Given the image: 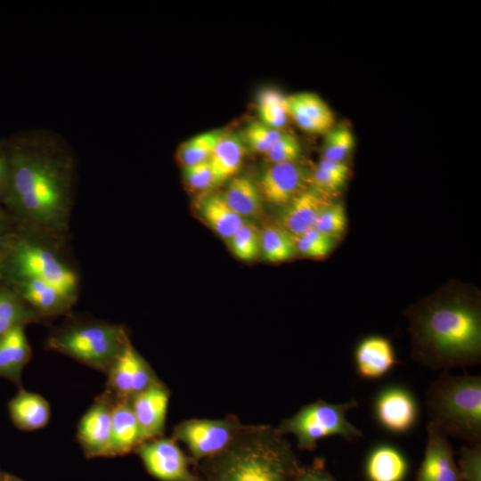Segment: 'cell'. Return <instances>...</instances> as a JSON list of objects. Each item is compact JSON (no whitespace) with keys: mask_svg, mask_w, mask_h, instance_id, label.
Instances as JSON below:
<instances>
[{"mask_svg":"<svg viewBox=\"0 0 481 481\" xmlns=\"http://www.w3.org/2000/svg\"><path fill=\"white\" fill-rule=\"evenodd\" d=\"M7 148L11 177L4 204L14 224L69 239L77 170L70 147L38 129Z\"/></svg>","mask_w":481,"mask_h":481,"instance_id":"obj_1","label":"cell"},{"mask_svg":"<svg viewBox=\"0 0 481 481\" xmlns=\"http://www.w3.org/2000/svg\"><path fill=\"white\" fill-rule=\"evenodd\" d=\"M411 355L432 371L480 363L481 308L477 295L442 291L406 312Z\"/></svg>","mask_w":481,"mask_h":481,"instance_id":"obj_2","label":"cell"},{"mask_svg":"<svg viewBox=\"0 0 481 481\" xmlns=\"http://www.w3.org/2000/svg\"><path fill=\"white\" fill-rule=\"evenodd\" d=\"M14 225L0 248L4 279L37 278L77 301L80 278L68 252L69 239Z\"/></svg>","mask_w":481,"mask_h":481,"instance_id":"obj_3","label":"cell"},{"mask_svg":"<svg viewBox=\"0 0 481 481\" xmlns=\"http://www.w3.org/2000/svg\"><path fill=\"white\" fill-rule=\"evenodd\" d=\"M426 411L447 436L481 444V376L444 371L427 390Z\"/></svg>","mask_w":481,"mask_h":481,"instance_id":"obj_4","label":"cell"},{"mask_svg":"<svg viewBox=\"0 0 481 481\" xmlns=\"http://www.w3.org/2000/svg\"><path fill=\"white\" fill-rule=\"evenodd\" d=\"M226 450L216 481H285L290 449L277 430L238 436Z\"/></svg>","mask_w":481,"mask_h":481,"instance_id":"obj_5","label":"cell"},{"mask_svg":"<svg viewBox=\"0 0 481 481\" xmlns=\"http://www.w3.org/2000/svg\"><path fill=\"white\" fill-rule=\"evenodd\" d=\"M128 341L118 324L73 316L48 336L45 348L108 372Z\"/></svg>","mask_w":481,"mask_h":481,"instance_id":"obj_6","label":"cell"},{"mask_svg":"<svg viewBox=\"0 0 481 481\" xmlns=\"http://www.w3.org/2000/svg\"><path fill=\"white\" fill-rule=\"evenodd\" d=\"M357 406L355 399L338 404L318 400L284 420L277 431L281 435H294L298 446L305 450L314 449L318 440L330 436L353 442L363 436V432L346 417L347 412Z\"/></svg>","mask_w":481,"mask_h":481,"instance_id":"obj_7","label":"cell"},{"mask_svg":"<svg viewBox=\"0 0 481 481\" xmlns=\"http://www.w3.org/2000/svg\"><path fill=\"white\" fill-rule=\"evenodd\" d=\"M236 433V427L228 420H190L178 425L174 436L201 458L226 450L239 436Z\"/></svg>","mask_w":481,"mask_h":481,"instance_id":"obj_8","label":"cell"},{"mask_svg":"<svg viewBox=\"0 0 481 481\" xmlns=\"http://www.w3.org/2000/svg\"><path fill=\"white\" fill-rule=\"evenodd\" d=\"M110 392L115 399L129 400L158 382L148 363L128 341L108 372Z\"/></svg>","mask_w":481,"mask_h":481,"instance_id":"obj_9","label":"cell"},{"mask_svg":"<svg viewBox=\"0 0 481 481\" xmlns=\"http://www.w3.org/2000/svg\"><path fill=\"white\" fill-rule=\"evenodd\" d=\"M4 282L45 321L68 314L76 303L54 285L37 278H5Z\"/></svg>","mask_w":481,"mask_h":481,"instance_id":"obj_10","label":"cell"},{"mask_svg":"<svg viewBox=\"0 0 481 481\" xmlns=\"http://www.w3.org/2000/svg\"><path fill=\"white\" fill-rule=\"evenodd\" d=\"M311 187L310 173L295 162L272 164L259 181L262 198L267 202L283 207Z\"/></svg>","mask_w":481,"mask_h":481,"instance_id":"obj_11","label":"cell"},{"mask_svg":"<svg viewBox=\"0 0 481 481\" xmlns=\"http://www.w3.org/2000/svg\"><path fill=\"white\" fill-rule=\"evenodd\" d=\"M374 415L386 430L395 434L406 433L418 420V404L409 390L398 386L388 387L378 394Z\"/></svg>","mask_w":481,"mask_h":481,"instance_id":"obj_12","label":"cell"},{"mask_svg":"<svg viewBox=\"0 0 481 481\" xmlns=\"http://www.w3.org/2000/svg\"><path fill=\"white\" fill-rule=\"evenodd\" d=\"M114 401L111 393L110 395L105 393L95 400L80 420L77 438L88 456L110 455Z\"/></svg>","mask_w":481,"mask_h":481,"instance_id":"obj_13","label":"cell"},{"mask_svg":"<svg viewBox=\"0 0 481 481\" xmlns=\"http://www.w3.org/2000/svg\"><path fill=\"white\" fill-rule=\"evenodd\" d=\"M136 448L147 469L154 477L164 481L189 480L185 457L175 440H150Z\"/></svg>","mask_w":481,"mask_h":481,"instance_id":"obj_14","label":"cell"},{"mask_svg":"<svg viewBox=\"0 0 481 481\" xmlns=\"http://www.w3.org/2000/svg\"><path fill=\"white\" fill-rule=\"evenodd\" d=\"M417 481H461L448 436L428 421L424 459Z\"/></svg>","mask_w":481,"mask_h":481,"instance_id":"obj_15","label":"cell"},{"mask_svg":"<svg viewBox=\"0 0 481 481\" xmlns=\"http://www.w3.org/2000/svg\"><path fill=\"white\" fill-rule=\"evenodd\" d=\"M168 400L167 390L159 382L151 385L131 399V406L141 431L142 443L163 433Z\"/></svg>","mask_w":481,"mask_h":481,"instance_id":"obj_16","label":"cell"},{"mask_svg":"<svg viewBox=\"0 0 481 481\" xmlns=\"http://www.w3.org/2000/svg\"><path fill=\"white\" fill-rule=\"evenodd\" d=\"M330 195L309 187L282 207L277 224L293 236L314 227L320 213L331 203Z\"/></svg>","mask_w":481,"mask_h":481,"instance_id":"obj_17","label":"cell"},{"mask_svg":"<svg viewBox=\"0 0 481 481\" xmlns=\"http://www.w3.org/2000/svg\"><path fill=\"white\" fill-rule=\"evenodd\" d=\"M288 115L303 130L326 133L334 124V114L329 105L317 94L298 93L286 97Z\"/></svg>","mask_w":481,"mask_h":481,"instance_id":"obj_18","label":"cell"},{"mask_svg":"<svg viewBox=\"0 0 481 481\" xmlns=\"http://www.w3.org/2000/svg\"><path fill=\"white\" fill-rule=\"evenodd\" d=\"M355 362L358 374L368 379L385 376L397 363L391 342L380 336L363 338L355 348Z\"/></svg>","mask_w":481,"mask_h":481,"instance_id":"obj_19","label":"cell"},{"mask_svg":"<svg viewBox=\"0 0 481 481\" xmlns=\"http://www.w3.org/2000/svg\"><path fill=\"white\" fill-rule=\"evenodd\" d=\"M25 326H18L0 338V377L20 384L21 371L31 357Z\"/></svg>","mask_w":481,"mask_h":481,"instance_id":"obj_20","label":"cell"},{"mask_svg":"<svg viewBox=\"0 0 481 481\" xmlns=\"http://www.w3.org/2000/svg\"><path fill=\"white\" fill-rule=\"evenodd\" d=\"M142 443L141 431L129 400L115 399L110 455L124 454Z\"/></svg>","mask_w":481,"mask_h":481,"instance_id":"obj_21","label":"cell"},{"mask_svg":"<svg viewBox=\"0 0 481 481\" xmlns=\"http://www.w3.org/2000/svg\"><path fill=\"white\" fill-rule=\"evenodd\" d=\"M14 424L23 430H35L45 427L50 417L48 402L41 395L20 391L9 404Z\"/></svg>","mask_w":481,"mask_h":481,"instance_id":"obj_22","label":"cell"},{"mask_svg":"<svg viewBox=\"0 0 481 481\" xmlns=\"http://www.w3.org/2000/svg\"><path fill=\"white\" fill-rule=\"evenodd\" d=\"M243 139L236 133H224L217 142L208 159L217 184L238 172L245 152Z\"/></svg>","mask_w":481,"mask_h":481,"instance_id":"obj_23","label":"cell"},{"mask_svg":"<svg viewBox=\"0 0 481 481\" xmlns=\"http://www.w3.org/2000/svg\"><path fill=\"white\" fill-rule=\"evenodd\" d=\"M199 211L206 224L225 240H229L245 223V219L228 206L223 194L206 197L200 203Z\"/></svg>","mask_w":481,"mask_h":481,"instance_id":"obj_24","label":"cell"},{"mask_svg":"<svg viewBox=\"0 0 481 481\" xmlns=\"http://www.w3.org/2000/svg\"><path fill=\"white\" fill-rule=\"evenodd\" d=\"M44 322L45 321L4 282L0 288V338L18 326Z\"/></svg>","mask_w":481,"mask_h":481,"instance_id":"obj_25","label":"cell"},{"mask_svg":"<svg viewBox=\"0 0 481 481\" xmlns=\"http://www.w3.org/2000/svg\"><path fill=\"white\" fill-rule=\"evenodd\" d=\"M366 469L371 481H402L407 463L396 448L383 444L371 451Z\"/></svg>","mask_w":481,"mask_h":481,"instance_id":"obj_26","label":"cell"},{"mask_svg":"<svg viewBox=\"0 0 481 481\" xmlns=\"http://www.w3.org/2000/svg\"><path fill=\"white\" fill-rule=\"evenodd\" d=\"M223 195L228 206L242 218L255 217L262 212L259 188L247 176L233 178Z\"/></svg>","mask_w":481,"mask_h":481,"instance_id":"obj_27","label":"cell"},{"mask_svg":"<svg viewBox=\"0 0 481 481\" xmlns=\"http://www.w3.org/2000/svg\"><path fill=\"white\" fill-rule=\"evenodd\" d=\"M260 249L264 258L272 263L289 260L297 254L292 235L278 224L260 232Z\"/></svg>","mask_w":481,"mask_h":481,"instance_id":"obj_28","label":"cell"},{"mask_svg":"<svg viewBox=\"0 0 481 481\" xmlns=\"http://www.w3.org/2000/svg\"><path fill=\"white\" fill-rule=\"evenodd\" d=\"M223 135V131L214 130L200 134L184 142L177 151V158L183 167L208 160Z\"/></svg>","mask_w":481,"mask_h":481,"instance_id":"obj_29","label":"cell"},{"mask_svg":"<svg viewBox=\"0 0 481 481\" xmlns=\"http://www.w3.org/2000/svg\"><path fill=\"white\" fill-rule=\"evenodd\" d=\"M355 146V138L348 126L340 125L326 132L322 159L345 162Z\"/></svg>","mask_w":481,"mask_h":481,"instance_id":"obj_30","label":"cell"},{"mask_svg":"<svg viewBox=\"0 0 481 481\" xmlns=\"http://www.w3.org/2000/svg\"><path fill=\"white\" fill-rule=\"evenodd\" d=\"M297 253L312 258H322L333 249L335 240L312 227L293 236Z\"/></svg>","mask_w":481,"mask_h":481,"instance_id":"obj_31","label":"cell"},{"mask_svg":"<svg viewBox=\"0 0 481 481\" xmlns=\"http://www.w3.org/2000/svg\"><path fill=\"white\" fill-rule=\"evenodd\" d=\"M228 240L232 253L243 261L253 260L260 249V232L247 221Z\"/></svg>","mask_w":481,"mask_h":481,"instance_id":"obj_32","label":"cell"},{"mask_svg":"<svg viewBox=\"0 0 481 481\" xmlns=\"http://www.w3.org/2000/svg\"><path fill=\"white\" fill-rule=\"evenodd\" d=\"M314 227L334 240L340 238L346 227L344 206L331 202L320 213Z\"/></svg>","mask_w":481,"mask_h":481,"instance_id":"obj_33","label":"cell"},{"mask_svg":"<svg viewBox=\"0 0 481 481\" xmlns=\"http://www.w3.org/2000/svg\"><path fill=\"white\" fill-rule=\"evenodd\" d=\"M282 134L262 122L251 121L246 129L244 139L250 150L265 154Z\"/></svg>","mask_w":481,"mask_h":481,"instance_id":"obj_34","label":"cell"},{"mask_svg":"<svg viewBox=\"0 0 481 481\" xmlns=\"http://www.w3.org/2000/svg\"><path fill=\"white\" fill-rule=\"evenodd\" d=\"M265 155L272 164L295 162L300 155V145L295 136L283 133Z\"/></svg>","mask_w":481,"mask_h":481,"instance_id":"obj_35","label":"cell"},{"mask_svg":"<svg viewBox=\"0 0 481 481\" xmlns=\"http://www.w3.org/2000/svg\"><path fill=\"white\" fill-rule=\"evenodd\" d=\"M183 177L186 183L194 190H206L217 184L209 160L183 167Z\"/></svg>","mask_w":481,"mask_h":481,"instance_id":"obj_36","label":"cell"},{"mask_svg":"<svg viewBox=\"0 0 481 481\" xmlns=\"http://www.w3.org/2000/svg\"><path fill=\"white\" fill-rule=\"evenodd\" d=\"M347 175L316 167L310 174L311 186L331 196L344 186Z\"/></svg>","mask_w":481,"mask_h":481,"instance_id":"obj_37","label":"cell"},{"mask_svg":"<svg viewBox=\"0 0 481 481\" xmlns=\"http://www.w3.org/2000/svg\"><path fill=\"white\" fill-rule=\"evenodd\" d=\"M462 477L467 481H480L481 444H469L461 450L460 459Z\"/></svg>","mask_w":481,"mask_h":481,"instance_id":"obj_38","label":"cell"},{"mask_svg":"<svg viewBox=\"0 0 481 481\" xmlns=\"http://www.w3.org/2000/svg\"><path fill=\"white\" fill-rule=\"evenodd\" d=\"M257 108L263 124L278 130L286 125V104L258 105Z\"/></svg>","mask_w":481,"mask_h":481,"instance_id":"obj_39","label":"cell"},{"mask_svg":"<svg viewBox=\"0 0 481 481\" xmlns=\"http://www.w3.org/2000/svg\"><path fill=\"white\" fill-rule=\"evenodd\" d=\"M10 177L11 165L8 148L0 145V201L3 203L8 193Z\"/></svg>","mask_w":481,"mask_h":481,"instance_id":"obj_40","label":"cell"},{"mask_svg":"<svg viewBox=\"0 0 481 481\" xmlns=\"http://www.w3.org/2000/svg\"><path fill=\"white\" fill-rule=\"evenodd\" d=\"M13 221L11 216L1 208L0 207V248L13 228Z\"/></svg>","mask_w":481,"mask_h":481,"instance_id":"obj_41","label":"cell"},{"mask_svg":"<svg viewBox=\"0 0 481 481\" xmlns=\"http://www.w3.org/2000/svg\"><path fill=\"white\" fill-rule=\"evenodd\" d=\"M317 167L334 172L348 174V167L345 162H333L321 159L318 162Z\"/></svg>","mask_w":481,"mask_h":481,"instance_id":"obj_42","label":"cell"},{"mask_svg":"<svg viewBox=\"0 0 481 481\" xmlns=\"http://www.w3.org/2000/svg\"><path fill=\"white\" fill-rule=\"evenodd\" d=\"M296 481H331L323 474L314 470H306L299 474Z\"/></svg>","mask_w":481,"mask_h":481,"instance_id":"obj_43","label":"cell"},{"mask_svg":"<svg viewBox=\"0 0 481 481\" xmlns=\"http://www.w3.org/2000/svg\"><path fill=\"white\" fill-rule=\"evenodd\" d=\"M3 284H4V273H3L2 265L0 263V288Z\"/></svg>","mask_w":481,"mask_h":481,"instance_id":"obj_44","label":"cell"},{"mask_svg":"<svg viewBox=\"0 0 481 481\" xmlns=\"http://www.w3.org/2000/svg\"><path fill=\"white\" fill-rule=\"evenodd\" d=\"M12 481H17V480H12Z\"/></svg>","mask_w":481,"mask_h":481,"instance_id":"obj_45","label":"cell"}]
</instances>
